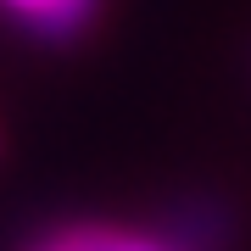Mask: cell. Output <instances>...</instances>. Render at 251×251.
Returning <instances> with one entry per match:
<instances>
[{
  "label": "cell",
  "mask_w": 251,
  "mask_h": 251,
  "mask_svg": "<svg viewBox=\"0 0 251 251\" xmlns=\"http://www.w3.org/2000/svg\"><path fill=\"white\" fill-rule=\"evenodd\" d=\"M156 234H168L184 251H240L246 240V218L240 206L218 190H179L168 206L156 212Z\"/></svg>",
  "instance_id": "obj_1"
},
{
  "label": "cell",
  "mask_w": 251,
  "mask_h": 251,
  "mask_svg": "<svg viewBox=\"0 0 251 251\" xmlns=\"http://www.w3.org/2000/svg\"><path fill=\"white\" fill-rule=\"evenodd\" d=\"M6 17H17L34 39L45 45H73L84 39L100 17V0H0Z\"/></svg>",
  "instance_id": "obj_2"
},
{
  "label": "cell",
  "mask_w": 251,
  "mask_h": 251,
  "mask_svg": "<svg viewBox=\"0 0 251 251\" xmlns=\"http://www.w3.org/2000/svg\"><path fill=\"white\" fill-rule=\"evenodd\" d=\"M50 251H184L156 229H117V224H62L45 234Z\"/></svg>",
  "instance_id": "obj_3"
},
{
  "label": "cell",
  "mask_w": 251,
  "mask_h": 251,
  "mask_svg": "<svg viewBox=\"0 0 251 251\" xmlns=\"http://www.w3.org/2000/svg\"><path fill=\"white\" fill-rule=\"evenodd\" d=\"M34 251H50V246H45V240H39V246H34Z\"/></svg>",
  "instance_id": "obj_4"
}]
</instances>
